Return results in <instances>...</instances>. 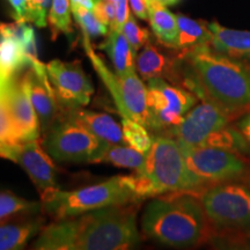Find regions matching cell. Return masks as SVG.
Wrapping results in <instances>:
<instances>
[{
  "label": "cell",
  "mask_w": 250,
  "mask_h": 250,
  "mask_svg": "<svg viewBox=\"0 0 250 250\" xmlns=\"http://www.w3.org/2000/svg\"><path fill=\"white\" fill-rule=\"evenodd\" d=\"M138 203L114 205L43 226L37 250H123L138 245Z\"/></svg>",
  "instance_id": "1"
},
{
  "label": "cell",
  "mask_w": 250,
  "mask_h": 250,
  "mask_svg": "<svg viewBox=\"0 0 250 250\" xmlns=\"http://www.w3.org/2000/svg\"><path fill=\"white\" fill-rule=\"evenodd\" d=\"M190 66L184 79L188 89L233 115L250 109V67L214 51L210 44L183 54Z\"/></svg>",
  "instance_id": "2"
},
{
  "label": "cell",
  "mask_w": 250,
  "mask_h": 250,
  "mask_svg": "<svg viewBox=\"0 0 250 250\" xmlns=\"http://www.w3.org/2000/svg\"><path fill=\"white\" fill-rule=\"evenodd\" d=\"M206 227L208 218L201 199L188 191L154 197L142 218L146 236L174 248L198 245L204 239Z\"/></svg>",
  "instance_id": "3"
},
{
  "label": "cell",
  "mask_w": 250,
  "mask_h": 250,
  "mask_svg": "<svg viewBox=\"0 0 250 250\" xmlns=\"http://www.w3.org/2000/svg\"><path fill=\"white\" fill-rule=\"evenodd\" d=\"M41 199L42 210L55 220L76 217L108 206L142 202L137 193L133 174L118 175L104 182L71 191L52 188L43 192Z\"/></svg>",
  "instance_id": "4"
},
{
  "label": "cell",
  "mask_w": 250,
  "mask_h": 250,
  "mask_svg": "<svg viewBox=\"0 0 250 250\" xmlns=\"http://www.w3.org/2000/svg\"><path fill=\"white\" fill-rule=\"evenodd\" d=\"M136 173L142 175L152 184L156 196L177 191L199 195L203 190L188 169L180 143L170 136H158L153 138L143 168Z\"/></svg>",
  "instance_id": "5"
},
{
  "label": "cell",
  "mask_w": 250,
  "mask_h": 250,
  "mask_svg": "<svg viewBox=\"0 0 250 250\" xmlns=\"http://www.w3.org/2000/svg\"><path fill=\"white\" fill-rule=\"evenodd\" d=\"M208 221L226 230L250 232V189L236 183H219L198 195Z\"/></svg>",
  "instance_id": "6"
},
{
  "label": "cell",
  "mask_w": 250,
  "mask_h": 250,
  "mask_svg": "<svg viewBox=\"0 0 250 250\" xmlns=\"http://www.w3.org/2000/svg\"><path fill=\"white\" fill-rule=\"evenodd\" d=\"M180 145L188 169L203 190L214 184L236 180L245 174V161L235 152L210 146Z\"/></svg>",
  "instance_id": "7"
},
{
  "label": "cell",
  "mask_w": 250,
  "mask_h": 250,
  "mask_svg": "<svg viewBox=\"0 0 250 250\" xmlns=\"http://www.w3.org/2000/svg\"><path fill=\"white\" fill-rule=\"evenodd\" d=\"M147 129L170 130L179 125L197 103V95L187 88L170 85L162 78L147 80Z\"/></svg>",
  "instance_id": "8"
},
{
  "label": "cell",
  "mask_w": 250,
  "mask_h": 250,
  "mask_svg": "<svg viewBox=\"0 0 250 250\" xmlns=\"http://www.w3.org/2000/svg\"><path fill=\"white\" fill-rule=\"evenodd\" d=\"M43 134L44 149L58 161L94 162L105 145L89 131L62 115Z\"/></svg>",
  "instance_id": "9"
},
{
  "label": "cell",
  "mask_w": 250,
  "mask_h": 250,
  "mask_svg": "<svg viewBox=\"0 0 250 250\" xmlns=\"http://www.w3.org/2000/svg\"><path fill=\"white\" fill-rule=\"evenodd\" d=\"M45 66L61 108L89 104L94 87L79 61L62 62L55 59Z\"/></svg>",
  "instance_id": "10"
},
{
  "label": "cell",
  "mask_w": 250,
  "mask_h": 250,
  "mask_svg": "<svg viewBox=\"0 0 250 250\" xmlns=\"http://www.w3.org/2000/svg\"><path fill=\"white\" fill-rule=\"evenodd\" d=\"M229 116L230 114L215 103L203 100L188 112L179 125L167 132L182 145L199 146L212 133L227 126Z\"/></svg>",
  "instance_id": "11"
},
{
  "label": "cell",
  "mask_w": 250,
  "mask_h": 250,
  "mask_svg": "<svg viewBox=\"0 0 250 250\" xmlns=\"http://www.w3.org/2000/svg\"><path fill=\"white\" fill-rule=\"evenodd\" d=\"M13 122L15 132L20 142L40 139L41 123L35 108L23 83V77L14 76L0 92Z\"/></svg>",
  "instance_id": "12"
},
{
  "label": "cell",
  "mask_w": 250,
  "mask_h": 250,
  "mask_svg": "<svg viewBox=\"0 0 250 250\" xmlns=\"http://www.w3.org/2000/svg\"><path fill=\"white\" fill-rule=\"evenodd\" d=\"M22 77L28 95L39 116L41 130L44 133L58 121L62 112L46 66L39 59H35Z\"/></svg>",
  "instance_id": "13"
},
{
  "label": "cell",
  "mask_w": 250,
  "mask_h": 250,
  "mask_svg": "<svg viewBox=\"0 0 250 250\" xmlns=\"http://www.w3.org/2000/svg\"><path fill=\"white\" fill-rule=\"evenodd\" d=\"M4 159L17 162L23 168L36 186L40 195L46 190L57 188V169L48 153L43 149L40 139L18 143L8 149Z\"/></svg>",
  "instance_id": "14"
},
{
  "label": "cell",
  "mask_w": 250,
  "mask_h": 250,
  "mask_svg": "<svg viewBox=\"0 0 250 250\" xmlns=\"http://www.w3.org/2000/svg\"><path fill=\"white\" fill-rule=\"evenodd\" d=\"M37 211H22L0 220V250L21 249L41 232L44 218Z\"/></svg>",
  "instance_id": "15"
},
{
  "label": "cell",
  "mask_w": 250,
  "mask_h": 250,
  "mask_svg": "<svg viewBox=\"0 0 250 250\" xmlns=\"http://www.w3.org/2000/svg\"><path fill=\"white\" fill-rule=\"evenodd\" d=\"M120 79V102L118 112L123 118H130L147 127V86L143 83L136 70L127 72Z\"/></svg>",
  "instance_id": "16"
},
{
  "label": "cell",
  "mask_w": 250,
  "mask_h": 250,
  "mask_svg": "<svg viewBox=\"0 0 250 250\" xmlns=\"http://www.w3.org/2000/svg\"><path fill=\"white\" fill-rule=\"evenodd\" d=\"M61 109L62 116L79 124L101 142L105 144H125L122 126L109 115L87 110L83 107Z\"/></svg>",
  "instance_id": "17"
},
{
  "label": "cell",
  "mask_w": 250,
  "mask_h": 250,
  "mask_svg": "<svg viewBox=\"0 0 250 250\" xmlns=\"http://www.w3.org/2000/svg\"><path fill=\"white\" fill-rule=\"evenodd\" d=\"M212 34L211 48L232 58L250 59V31L230 29L217 22L208 23Z\"/></svg>",
  "instance_id": "18"
},
{
  "label": "cell",
  "mask_w": 250,
  "mask_h": 250,
  "mask_svg": "<svg viewBox=\"0 0 250 250\" xmlns=\"http://www.w3.org/2000/svg\"><path fill=\"white\" fill-rule=\"evenodd\" d=\"M33 62L18 40L7 35H0V92L8 80L24 67L30 66Z\"/></svg>",
  "instance_id": "19"
},
{
  "label": "cell",
  "mask_w": 250,
  "mask_h": 250,
  "mask_svg": "<svg viewBox=\"0 0 250 250\" xmlns=\"http://www.w3.org/2000/svg\"><path fill=\"white\" fill-rule=\"evenodd\" d=\"M136 70L138 71L140 78L147 81L153 78H162V79L175 80L177 77L175 70V62L162 54L147 42L144 46L140 54L136 57Z\"/></svg>",
  "instance_id": "20"
},
{
  "label": "cell",
  "mask_w": 250,
  "mask_h": 250,
  "mask_svg": "<svg viewBox=\"0 0 250 250\" xmlns=\"http://www.w3.org/2000/svg\"><path fill=\"white\" fill-rule=\"evenodd\" d=\"M148 21L156 39L168 48L175 49L177 41V19L167 6L158 0H146Z\"/></svg>",
  "instance_id": "21"
},
{
  "label": "cell",
  "mask_w": 250,
  "mask_h": 250,
  "mask_svg": "<svg viewBox=\"0 0 250 250\" xmlns=\"http://www.w3.org/2000/svg\"><path fill=\"white\" fill-rule=\"evenodd\" d=\"M107 35V39L99 45V49L107 51L117 76L136 70V57L123 31L109 29Z\"/></svg>",
  "instance_id": "22"
},
{
  "label": "cell",
  "mask_w": 250,
  "mask_h": 250,
  "mask_svg": "<svg viewBox=\"0 0 250 250\" xmlns=\"http://www.w3.org/2000/svg\"><path fill=\"white\" fill-rule=\"evenodd\" d=\"M177 41L175 50L183 54L202 45H211L212 34L206 22L193 20L186 15L177 14Z\"/></svg>",
  "instance_id": "23"
},
{
  "label": "cell",
  "mask_w": 250,
  "mask_h": 250,
  "mask_svg": "<svg viewBox=\"0 0 250 250\" xmlns=\"http://www.w3.org/2000/svg\"><path fill=\"white\" fill-rule=\"evenodd\" d=\"M145 159L146 153L139 152L126 144H105L94 162H107L138 171L143 168Z\"/></svg>",
  "instance_id": "24"
},
{
  "label": "cell",
  "mask_w": 250,
  "mask_h": 250,
  "mask_svg": "<svg viewBox=\"0 0 250 250\" xmlns=\"http://www.w3.org/2000/svg\"><path fill=\"white\" fill-rule=\"evenodd\" d=\"M199 146H210V147L241 153L248 151V140L242 132H240L235 127L227 125L224 129L208 136Z\"/></svg>",
  "instance_id": "25"
},
{
  "label": "cell",
  "mask_w": 250,
  "mask_h": 250,
  "mask_svg": "<svg viewBox=\"0 0 250 250\" xmlns=\"http://www.w3.org/2000/svg\"><path fill=\"white\" fill-rule=\"evenodd\" d=\"M70 0H51L48 14V23L51 26L52 37L56 39L58 34H72Z\"/></svg>",
  "instance_id": "26"
},
{
  "label": "cell",
  "mask_w": 250,
  "mask_h": 250,
  "mask_svg": "<svg viewBox=\"0 0 250 250\" xmlns=\"http://www.w3.org/2000/svg\"><path fill=\"white\" fill-rule=\"evenodd\" d=\"M122 130H123L124 142L131 147L138 149L139 152L147 153L151 148L153 138L148 132V129L138 122L123 118L122 120Z\"/></svg>",
  "instance_id": "27"
},
{
  "label": "cell",
  "mask_w": 250,
  "mask_h": 250,
  "mask_svg": "<svg viewBox=\"0 0 250 250\" xmlns=\"http://www.w3.org/2000/svg\"><path fill=\"white\" fill-rule=\"evenodd\" d=\"M72 15L76 19L77 23L79 24L83 34L90 36H102L107 35L109 28L99 20L98 17L94 14L93 11L85 7H78L72 6Z\"/></svg>",
  "instance_id": "28"
},
{
  "label": "cell",
  "mask_w": 250,
  "mask_h": 250,
  "mask_svg": "<svg viewBox=\"0 0 250 250\" xmlns=\"http://www.w3.org/2000/svg\"><path fill=\"white\" fill-rule=\"evenodd\" d=\"M18 143H22L18 139L17 132L4 100L0 95V156L4 158L9 148Z\"/></svg>",
  "instance_id": "29"
},
{
  "label": "cell",
  "mask_w": 250,
  "mask_h": 250,
  "mask_svg": "<svg viewBox=\"0 0 250 250\" xmlns=\"http://www.w3.org/2000/svg\"><path fill=\"white\" fill-rule=\"evenodd\" d=\"M37 210H42V204L29 202L8 191L0 192V220L19 212Z\"/></svg>",
  "instance_id": "30"
},
{
  "label": "cell",
  "mask_w": 250,
  "mask_h": 250,
  "mask_svg": "<svg viewBox=\"0 0 250 250\" xmlns=\"http://www.w3.org/2000/svg\"><path fill=\"white\" fill-rule=\"evenodd\" d=\"M122 31H123L124 36L126 37L131 49H132L134 57H137L139 50L144 48L146 43L149 42L148 30L139 26L136 21V18H134V14H130L127 21L122 28Z\"/></svg>",
  "instance_id": "31"
},
{
  "label": "cell",
  "mask_w": 250,
  "mask_h": 250,
  "mask_svg": "<svg viewBox=\"0 0 250 250\" xmlns=\"http://www.w3.org/2000/svg\"><path fill=\"white\" fill-rule=\"evenodd\" d=\"M50 6L51 0H28V22L39 28L45 27L48 24Z\"/></svg>",
  "instance_id": "32"
},
{
  "label": "cell",
  "mask_w": 250,
  "mask_h": 250,
  "mask_svg": "<svg viewBox=\"0 0 250 250\" xmlns=\"http://www.w3.org/2000/svg\"><path fill=\"white\" fill-rule=\"evenodd\" d=\"M93 12L109 29L116 28V4L115 2L110 0H95Z\"/></svg>",
  "instance_id": "33"
},
{
  "label": "cell",
  "mask_w": 250,
  "mask_h": 250,
  "mask_svg": "<svg viewBox=\"0 0 250 250\" xmlns=\"http://www.w3.org/2000/svg\"><path fill=\"white\" fill-rule=\"evenodd\" d=\"M129 0H117L116 2V28L115 29L122 30L124 23L130 17Z\"/></svg>",
  "instance_id": "34"
},
{
  "label": "cell",
  "mask_w": 250,
  "mask_h": 250,
  "mask_svg": "<svg viewBox=\"0 0 250 250\" xmlns=\"http://www.w3.org/2000/svg\"><path fill=\"white\" fill-rule=\"evenodd\" d=\"M13 9L14 19L20 22H28V0H7Z\"/></svg>",
  "instance_id": "35"
},
{
  "label": "cell",
  "mask_w": 250,
  "mask_h": 250,
  "mask_svg": "<svg viewBox=\"0 0 250 250\" xmlns=\"http://www.w3.org/2000/svg\"><path fill=\"white\" fill-rule=\"evenodd\" d=\"M129 4L133 14L137 18H139L140 20H148L147 2H146V0H129Z\"/></svg>",
  "instance_id": "36"
},
{
  "label": "cell",
  "mask_w": 250,
  "mask_h": 250,
  "mask_svg": "<svg viewBox=\"0 0 250 250\" xmlns=\"http://www.w3.org/2000/svg\"><path fill=\"white\" fill-rule=\"evenodd\" d=\"M71 7L72 6H78V7H85L87 9L93 11L95 0H70Z\"/></svg>",
  "instance_id": "37"
},
{
  "label": "cell",
  "mask_w": 250,
  "mask_h": 250,
  "mask_svg": "<svg viewBox=\"0 0 250 250\" xmlns=\"http://www.w3.org/2000/svg\"><path fill=\"white\" fill-rule=\"evenodd\" d=\"M240 130H241V132L245 134L247 140H248V143L250 144V115L247 116L245 120L240 122Z\"/></svg>",
  "instance_id": "38"
},
{
  "label": "cell",
  "mask_w": 250,
  "mask_h": 250,
  "mask_svg": "<svg viewBox=\"0 0 250 250\" xmlns=\"http://www.w3.org/2000/svg\"><path fill=\"white\" fill-rule=\"evenodd\" d=\"M158 1H160L161 4H164L166 6H174V5L179 4V1H177V0H158Z\"/></svg>",
  "instance_id": "39"
},
{
  "label": "cell",
  "mask_w": 250,
  "mask_h": 250,
  "mask_svg": "<svg viewBox=\"0 0 250 250\" xmlns=\"http://www.w3.org/2000/svg\"><path fill=\"white\" fill-rule=\"evenodd\" d=\"M246 184L247 186L249 187V189H250V173L248 174V176H247V181H246Z\"/></svg>",
  "instance_id": "40"
},
{
  "label": "cell",
  "mask_w": 250,
  "mask_h": 250,
  "mask_svg": "<svg viewBox=\"0 0 250 250\" xmlns=\"http://www.w3.org/2000/svg\"><path fill=\"white\" fill-rule=\"evenodd\" d=\"M110 1H112V2H115V4H116V2H117V0H110Z\"/></svg>",
  "instance_id": "41"
},
{
  "label": "cell",
  "mask_w": 250,
  "mask_h": 250,
  "mask_svg": "<svg viewBox=\"0 0 250 250\" xmlns=\"http://www.w3.org/2000/svg\"><path fill=\"white\" fill-rule=\"evenodd\" d=\"M177 1H179V2H180V1H181V0H177Z\"/></svg>",
  "instance_id": "42"
}]
</instances>
